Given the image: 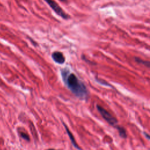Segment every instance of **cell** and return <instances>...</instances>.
Returning <instances> with one entry per match:
<instances>
[{
	"mask_svg": "<svg viewBox=\"0 0 150 150\" xmlns=\"http://www.w3.org/2000/svg\"><path fill=\"white\" fill-rule=\"evenodd\" d=\"M52 57L53 61L59 64H63L65 61V56L60 52H55L53 53Z\"/></svg>",
	"mask_w": 150,
	"mask_h": 150,
	"instance_id": "277c9868",
	"label": "cell"
},
{
	"mask_svg": "<svg viewBox=\"0 0 150 150\" xmlns=\"http://www.w3.org/2000/svg\"><path fill=\"white\" fill-rule=\"evenodd\" d=\"M60 1H64V2H65V1H66V0H60Z\"/></svg>",
	"mask_w": 150,
	"mask_h": 150,
	"instance_id": "30bf717a",
	"label": "cell"
},
{
	"mask_svg": "<svg viewBox=\"0 0 150 150\" xmlns=\"http://www.w3.org/2000/svg\"><path fill=\"white\" fill-rule=\"evenodd\" d=\"M117 130H118V132H119V134L120 135L121 137L123 138H126L127 137V133H126V130L124 129V128H123L122 126H118L116 127Z\"/></svg>",
	"mask_w": 150,
	"mask_h": 150,
	"instance_id": "8992f818",
	"label": "cell"
},
{
	"mask_svg": "<svg viewBox=\"0 0 150 150\" xmlns=\"http://www.w3.org/2000/svg\"><path fill=\"white\" fill-rule=\"evenodd\" d=\"M145 135L148 138V139H149L150 140V135H148L147 133H145Z\"/></svg>",
	"mask_w": 150,
	"mask_h": 150,
	"instance_id": "9c48e42d",
	"label": "cell"
},
{
	"mask_svg": "<svg viewBox=\"0 0 150 150\" xmlns=\"http://www.w3.org/2000/svg\"><path fill=\"white\" fill-rule=\"evenodd\" d=\"M49 150H55V149H49Z\"/></svg>",
	"mask_w": 150,
	"mask_h": 150,
	"instance_id": "8fae6325",
	"label": "cell"
},
{
	"mask_svg": "<svg viewBox=\"0 0 150 150\" xmlns=\"http://www.w3.org/2000/svg\"><path fill=\"white\" fill-rule=\"evenodd\" d=\"M21 137H22L24 139H25V140H27V141H29V136H28L26 134L24 133H21Z\"/></svg>",
	"mask_w": 150,
	"mask_h": 150,
	"instance_id": "ba28073f",
	"label": "cell"
},
{
	"mask_svg": "<svg viewBox=\"0 0 150 150\" xmlns=\"http://www.w3.org/2000/svg\"><path fill=\"white\" fill-rule=\"evenodd\" d=\"M63 80L70 91L77 97L84 99L87 97L88 92L85 85L73 73L64 69L62 71Z\"/></svg>",
	"mask_w": 150,
	"mask_h": 150,
	"instance_id": "6da1fadb",
	"label": "cell"
},
{
	"mask_svg": "<svg viewBox=\"0 0 150 150\" xmlns=\"http://www.w3.org/2000/svg\"><path fill=\"white\" fill-rule=\"evenodd\" d=\"M97 109L99 112L102 115V116L103 117V118L110 125L115 128L118 126L117 120L113 115H111L109 111H107L106 109H104V108H103L102 107L99 105L97 106Z\"/></svg>",
	"mask_w": 150,
	"mask_h": 150,
	"instance_id": "7a4b0ae2",
	"label": "cell"
},
{
	"mask_svg": "<svg viewBox=\"0 0 150 150\" xmlns=\"http://www.w3.org/2000/svg\"><path fill=\"white\" fill-rule=\"evenodd\" d=\"M64 126H65V129H66V131H67V133H68V135H69V138H70L71 141H72V143L73 145L76 148H77V149H79V150H82V149L80 148V147L78 146V145L76 144V141H75V138H74V137H73V134L71 133V131H69V129L68 128V127L66 126V124H65V123H64Z\"/></svg>",
	"mask_w": 150,
	"mask_h": 150,
	"instance_id": "5b68a950",
	"label": "cell"
},
{
	"mask_svg": "<svg viewBox=\"0 0 150 150\" xmlns=\"http://www.w3.org/2000/svg\"><path fill=\"white\" fill-rule=\"evenodd\" d=\"M46 3L50 6V7L55 11V12L62 17L65 19H67L69 18V15L62 9V8L60 7L53 0H45Z\"/></svg>",
	"mask_w": 150,
	"mask_h": 150,
	"instance_id": "3957f363",
	"label": "cell"
},
{
	"mask_svg": "<svg viewBox=\"0 0 150 150\" xmlns=\"http://www.w3.org/2000/svg\"><path fill=\"white\" fill-rule=\"evenodd\" d=\"M135 61L138 63V64H142L148 68H150V62L149 61H144V60L140 59V58H138V57H135Z\"/></svg>",
	"mask_w": 150,
	"mask_h": 150,
	"instance_id": "52a82bcc",
	"label": "cell"
}]
</instances>
